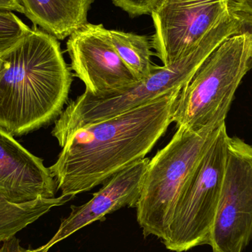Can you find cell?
Segmentation results:
<instances>
[{
  "instance_id": "7a4b0ae2",
  "label": "cell",
  "mask_w": 252,
  "mask_h": 252,
  "mask_svg": "<svg viewBox=\"0 0 252 252\" xmlns=\"http://www.w3.org/2000/svg\"><path fill=\"white\" fill-rule=\"evenodd\" d=\"M72 83L57 38L34 27L0 56V127L19 136L57 119Z\"/></svg>"
},
{
  "instance_id": "7c38bea8",
  "label": "cell",
  "mask_w": 252,
  "mask_h": 252,
  "mask_svg": "<svg viewBox=\"0 0 252 252\" xmlns=\"http://www.w3.org/2000/svg\"><path fill=\"white\" fill-rule=\"evenodd\" d=\"M24 14L58 40L70 36L89 23L88 12L94 0H19Z\"/></svg>"
},
{
  "instance_id": "9a60e30c",
  "label": "cell",
  "mask_w": 252,
  "mask_h": 252,
  "mask_svg": "<svg viewBox=\"0 0 252 252\" xmlns=\"http://www.w3.org/2000/svg\"><path fill=\"white\" fill-rule=\"evenodd\" d=\"M31 31L13 12L0 8V56L17 45Z\"/></svg>"
},
{
  "instance_id": "30bf717a",
  "label": "cell",
  "mask_w": 252,
  "mask_h": 252,
  "mask_svg": "<svg viewBox=\"0 0 252 252\" xmlns=\"http://www.w3.org/2000/svg\"><path fill=\"white\" fill-rule=\"evenodd\" d=\"M149 161V158H144L136 161L111 178L88 202L71 206L69 216L62 219L54 236L41 248L49 251L77 231L97 220H103L106 215L124 207L136 208Z\"/></svg>"
},
{
  "instance_id": "8fae6325",
  "label": "cell",
  "mask_w": 252,
  "mask_h": 252,
  "mask_svg": "<svg viewBox=\"0 0 252 252\" xmlns=\"http://www.w3.org/2000/svg\"><path fill=\"white\" fill-rule=\"evenodd\" d=\"M49 167L0 127V195L13 203L56 197Z\"/></svg>"
},
{
  "instance_id": "2e32d148",
  "label": "cell",
  "mask_w": 252,
  "mask_h": 252,
  "mask_svg": "<svg viewBox=\"0 0 252 252\" xmlns=\"http://www.w3.org/2000/svg\"><path fill=\"white\" fill-rule=\"evenodd\" d=\"M158 0H112L117 7L126 11L130 17L152 13Z\"/></svg>"
},
{
  "instance_id": "6da1fadb",
  "label": "cell",
  "mask_w": 252,
  "mask_h": 252,
  "mask_svg": "<svg viewBox=\"0 0 252 252\" xmlns=\"http://www.w3.org/2000/svg\"><path fill=\"white\" fill-rule=\"evenodd\" d=\"M181 90L72 133L49 167L62 195L74 198L104 185L145 158L173 123Z\"/></svg>"
},
{
  "instance_id": "52a82bcc",
  "label": "cell",
  "mask_w": 252,
  "mask_h": 252,
  "mask_svg": "<svg viewBox=\"0 0 252 252\" xmlns=\"http://www.w3.org/2000/svg\"><path fill=\"white\" fill-rule=\"evenodd\" d=\"M252 240V146L228 138L226 170L209 245L242 252Z\"/></svg>"
},
{
  "instance_id": "ba28073f",
  "label": "cell",
  "mask_w": 252,
  "mask_h": 252,
  "mask_svg": "<svg viewBox=\"0 0 252 252\" xmlns=\"http://www.w3.org/2000/svg\"><path fill=\"white\" fill-rule=\"evenodd\" d=\"M151 14L155 29L151 47L164 66L189 54L230 16L226 0H158Z\"/></svg>"
},
{
  "instance_id": "d6986e66",
  "label": "cell",
  "mask_w": 252,
  "mask_h": 252,
  "mask_svg": "<svg viewBox=\"0 0 252 252\" xmlns=\"http://www.w3.org/2000/svg\"><path fill=\"white\" fill-rule=\"evenodd\" d=\"M0 8L24 13V9L19 0H0Z\"/></svg>"
},
{
  "instance_id": "9c48e42d",
  "label": "cell",
  "mask_w": 252,
  "mask_h": 252,
  "mask_svg": "<svg viewBox=\"0 0 252 252\" xmlns=\"http://www.w3.org/2000/svg\"><path fill=\"white\" fill-rule=\"evenodd\" d=\"M74 76L83 81L85 93L106 95L137 82L121 60L102 24L87 23L66 42Z\"/></svg>"
},
{
  "instance_id": "ac0fdd59",
  "label": "cell",
  "mask_w": 252,
  "mask_h": 252,
  "mask_svg": "<svg viewBox=\"0 0 252 252\" xmlns=\"http://www.w3.org/2000/svg\"><path fill=\"white\" fill-rule=\"evenodd\" d=\"M0 252H48V251L43 250L41 247H38L35 250L25 249L20 245L19 240L14 236L3 242L2 246L0 248Z\"/></svg>"
},
{
  "instance_id": "5b68a950",
  "label": "cell",
  "mask_w": 252,
  "mask_h": 252,
  "mask_svg": "<svg viewBox=\"0 0 252 252\" xmlns=\"http://www.w3.org/2000/svg\"><path fill=\"white\" fill-rule=\"evenodd\" d=\"M224 124L217 121L197 131L177 127L168 144L150 159L136 207L145 237L164 238L182 188Z\"/></svg>"
},
{
  "instance_id": "8992f818",
  "label": "cell",
  "mask_w": 252,
  "mask_h": 252,
  "mask_svg": "<svg viewBox=\"0 0 252 252\" xmlns=\"http://www.w3.org/2000/svg\"><path fill=\"white\" fill-rule=\"evenodd\" d=\"M228 138L224 124L182 188L161 240L167 250L183 252L209 245L226 170Z\"/></svg>"
},
{
  "instance_id": "e0dca14e",
  "label": "cell",
  "mask_w": 252,
  "mask_h": 252,
  "mask_svg": "<svg viewBox=\"0 0 252 252\" xmlns=\"http://www.w3.org/2000/svg\"><path fill=\"white\" fill-rule=\"evenodd\" d=\"M231 16L252 22V0H226Z\"/></svg>"
},
{
  "instance_id": "277c9868",
  "label": "cell",
  "mask_w": 252,
  "mask_h": 252,
  "mask_svg": "<svg viewBox=\"0 0 252 252\" xmlns=\"http://www.w3.org/2000/svg\"><path fill=\"white\" fill-rule=\"evenodd\" d=\"M252 69V22L220 43L181 90L173 115L176 128L197 131L225 121L243 78Z\"/></svg>"
},
{
  "instance_id": "5bb4252c",
  "label": "cell",
  "mask_w": 252,
  "mask_h": 252,
  "mask_svg": "<svg viewBox=\"0 0 252 252\" xmlns=\"http://www.w3.org/2000/svg\"><path fill=\"white\" fill-rule=\"evenodd\" d=\"M112 45L127 69L138 81L149 76L154 65L151 62V44L146 35L112 30Z\"/></svg>"
},
{
  "instance_id": "4fadbf2b",
  "label": "cell",
  "mask_w": 252,
  "mask_h": 252,
  "mask_svg": "<svg viewBox=\"0 0 252 252\" xmlns=\"http://www.w3.org/2000/svg\"><path fill=\"white\" fill-rule=\"evenodd\" d=\"M72 197L38 198L23 203H13L0 195V242H4L17 232L38 220L51 209L63 205Z\"/></svg>"
},
{
  "instance_id": "3957f363",
  "label": "cell",
  "mask_w": 252,
  "mask_h": 252,
  "mask_svg": "<svg viewBox=\"0 0 252 252\" xmlns=\"http://www.w3.org/2000/svg\"><path fill=\"white\" fill-rule=\"evenodd\" d=\"M245 25L242 19L230 16L207 33L192 52L170 66L154 65L146 78L106 95L96 97L84 92L61 114L52 134L62 148L78 129L115 118L170 92L182 90L209 55Z\"/></svg>"
}]
</instances>
